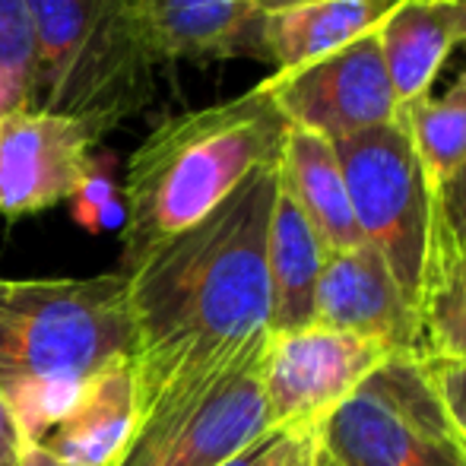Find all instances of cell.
<instances>
[{"label":"cell","mask_w":466,"mask_h":466,"mask_svg":"<svg viewBox=\"0 0 466 466\" xmlns=\"http://www.w3.org/2000/svg\"><path fill=\"white\" fill-rule=\"evenodd\" d=\"M279 159L127 277L137 425L207 393L270 337L267 235Z\"/></svg>","instance_id":"obj_1"},{"label":"cell","mask_w":466,"mask_h":466,"mask_svg":"<svg viewBox=\"0 0 466 466\" xmlns=\"http://www.w3.org/2000/svg\"><path fill=\"white\" fill-rule=\"evenodd\" d=\"M286 127L267 83L156 124L124 166L117 273L127 277L222 207L260 166L277 162Z\"/></svg>","instance_id":"obj_2"},{"label":"cell","mask_w":466,"mask_h":466,"mask_svg":"<svg viewBox=\"0 0 466 466\" xmlns=\"http://www.w3.org/2000/svg\"><path fill=\"white\" fill-rule=\"evenodd\" d=\"M134 359L127 279L121 273L61 279L0 277V390L45 380L86 384Z\"/></svg>","instance_id":"obj_3"},{"label":"cell","mask_w":466,"mask_h":466,"mask_svg":"<svg viewBox=\"0 0 466 466\" xmlns=\"http://www.w3.org/2000/svg\"><path fill=\"white\" fill-rule=\"evenodd\" d=\"M35 35L32 108L117 127L156 93L149 55L127 0H25Z\"/></svg>","instance_id":"obj_4"},{"label":"cell","mask_w":466,"mask_h":466,"mask_svg":"<svg viewBox=\"0 0 466 466\" xmlns=\"http://www.w3.org/2000/svg\"><path fill=\"white\" fill-rule=\"evenodd\" d=\"M318 466H466L463 431L425 359L390 352L314 429Z\"/></svg>","instance_id":"obj_5"},{"label":"cell","mask_w":466,"mask_h":466,"mask_svg":"<svg viewBox=\"0 0 466 466\" xmlns=\"http://www.w3.org/2000/svg\"><path fill=\"white\" fill-rule=\"evenodd\" d=\"M352 216L416 305L435 238V190L400 115L337 140Z\"/></svg>","instance_id":"obj_6"},{"label":"cell","mask_w":466,"mask_h":466,"mask_svg":"<svg viewBox=\"0 0 466 466\" xmlns=\"http://www.w3.org/2000/svg\"><path fill=\"white\" fill-rule=\"evenodd\" d=\"M264 350L267 343L190 403L137 425L111 466H222L270 435L260 380Z\"/></svg>","instance_id":"obj_7"},{"label":"cell","mask_w":466,"mask_h":466,"mask_svg":"<svg viewBox=\"0 0 466 466\" xmlns=\"http://www.w3.org/2000/svg\"><path fill=\"white\" fill-rule=\"evenodd\" d=\"M387 356L374 339L324 324L270 333L260 380L273 431H314Z\"/></svg>","instance_id":"obj_8"},{"label":"cell","mask_w":466,"mask_h":466,"mask_svg":"<svg viewBox=\"0 0 466 466\" xmlns=\"http://www.w3.org/2000/svg\"><path fill=\"white\" fill-rule=\"evenodd\" d=\"M264 83L289 127L311 130L330 143L380 127L400 115L374 29L308 67L286 74L273 70Z\"/></svg>","instance_id":"obj_9"},{"label":"cell","mask_w":466,"mask_h":466,"mask_svg":"<svg viewBox=\"0 0 466 466\" xmlns=\"http://www.w3.org/2000/svg\"><path fill=\"white\" fill-rule=\"evenodd\" d=\"M111 130L96 117L38 108L0 117V216L23 219L67 203Z\"/></svg>","instance_id":"obj_10"},{"label":"cell","mask_w":466,"mask_h":466,"mask_svg":"<svg viewBox=\"0 0 466 466\" xmlns=\"http://www.w3.org/2000/svg\"><path fill=\"white\" fill-rule=\"evenodd\" d=\"M314 324L419 356V311L378 251L362 241L327 251L314 292Z\"/></svg>","instance_id":"obj_11"},{"label":"cell","mask_w":466,"mask_h":466,"mask_svg":"<svg viewBox=\"0 0 466 466\" xmlns=\"http://www.w3.org/2000/svg\"><path fill=\"white\" fill-rule=\"evenodd\" d=\"M149 55L172 61H267V13L254 0H127Z\"/></svg>","instance_id":"obj_12"},{"label":"cell","mask_w":466,"mask_h":466,"mask_svg":"<svg viewBox=\"0 0 466 466\" xmlns=\"http://www.w3.org/2000/svg\"><path fill=\"white\" fill-rule=\"evenodd\" d=\"M397 105L431 96L438 70L461 45V0H393L374 29Z\"/></svg>","instance_id":"obj_13"},{"label":"cell","mask_w":466,"mask_h":466,"mask_svg":"<svg viewBox=\"0 0 466 466\" xmlns=\"http://www.w3.org/2000/svg\"><path fill=\"white\" fill-rule=\"evenodd\" d=\"M137 422V380L130 359L98 371L67 419L45 435L42 448L64 466H111Z\"/></svg>","instance_id":"obj_14"},{"label":"cell","mask_w":466,"mask_h":466,"mask_svg":"<svg viewBox=\"0 0 466 466\" xmlns=\"http://www.w3.org/2000/svg\"><path fill=\"white\" fill-rule=\"evenodd\" d=\"M279 185L299 203L327 251H343L365 241L352 216L337 147L327 137L286 127L279 149Z\"/></svg>","instance_id":"obj_15"},{"label":"cell","mask_w":466,"mask_h":466,"mask_svg":"<svg viewBox=\"0 0 466 466\" xmlns=\"http://www.w3.org/2000/svg\"><path fill=\"white\" fill-rule=\"evenodd\" d=\"M327 248L299 209V203L277 187V203L267 235V277H270V333L314 324V292L324 270Z\"/></svg>","instance_id":"obj_16"},{"label":"cell","mask_w":466,"mask_h":466,"mask_svg":"<svg viewBox=\"0 0 466 466\" xmlns=\"http://www.w3.org/2000/svg\"><path fill=\"white\" fill-rule=\"evenodd\" d=\"M393 0H308L267 13L264 45L277 74L299 70L378 29Z\"/></svg>","instance_id":"obj_17"},{"label":"cell","mask_w":466,"mask_h":466,"mask_svg":"<svg viewBox=\"0 0 466 466\" xmlns=\"http://www.w3.org/2000/svg\"><path fill=\"white\" fill-rule=\"evenodd\" d=\"M416 311L419 356L429 362H466V241L435 232Z\"/></svg>","instance_id":"obj_18"},{"label":"cell","mask_w":466,"mask_h":466,"mask_svg":"<svg viewBox=\"0 0 466 466\" xmlns=\"http://www.w3.org/2000/svg\"><path fill=\"white\" fill-rule=\"evenodd\" d=\"M406 134L419 153L431 190H438L466 159V70L441 98H419L400 108Z\"/></svg>","instance_id":"obj_19"},{"label":"cell","mask_w":466,"mask_h":466,"mask_svg":"<svg viewBox=\"0 0 466 466\" xmlns=\"http://www.w3.org/2000/svg\"><path fill=\"white\" fill-rule=\"evenodd\" d=\"M35 35L25 0H0V117L32 108Z\"/></svg>","instance_id":"obj_20"},{"label":"cell","mask_w":466,"mask_h":466,"mask_svg":"<svg viewBox=\"0 0 466 466\" xmlns=\"http://www.w3.org/2000/svg\"><path fill=\"white\" fill-rule=\"evenodd\" d=\"M70 216L80 228L86 232H105V228L124 226V197H121V181L115 175V156L98 153L89 162L86 175H83L80 187L70 197Z\"/></svg>","instance_id":"obj_21"},{"label":"cell","mask_w":466,"mask_h":466,"mask_svg":"<svg viewBox=\"0 0 466 466\" xmlns=\"http://www.w3.org/2000/svg\"><path fill=\"white\" fill-rule=\"evenodd\" d=\"M435 232L451 241H466V159L435 190Z\"/></svg>","instance_id":"obj_22"},{"label":"cell","mask_w":466,"mask_h":466,"mask_svg":"<svg viewBox=\"0 0 466 466\" xmlns=\"http://www.w3.org/2000/svg\"><path fill=\"white\" fill-rule=\"evenodd\" d=\"M425 369L431 374L438 397L444 400V410L466 435V362H429L425 359Z\"/></svg>","instance_id":"obj_23"},{"label":"cell","mask_w":466,"mask_h":466,"mask_svg":"<svg viewBox=\"0 0 466 466\" xmlns=\"http://www.w3.org/2000/svg\"><path fill=\"white\" fill-rule=\"evenodd\" d=\"M264 466H318L314 431H282Z\"/></svg>","instance_id":"obj_24"},{"label":"cell","mask_w":466,"mask_h":466,"mask_svg":"<svg viewBox=\"0 0 466 466\" xmlns=\"http://www.w3.org/2000/svg\"><path fill=\"white\" fill-rule=\"evenodd\" d=\"M25 448H29V441H25L23 429H19L16 412H13L10 400L4 397V390H0V466H19Z\"/></svg>","instance_id":"obj_25"},{"label":"cell","mask_w":466,"mask_h":466,"mask_svg":"<svg viewBox=\"0 0 466 466\" xmlns=\"http://www.w3.org/2000/svg\"><path fill=\"white\" fill-rule=\"evenodd\" d=\"M279 435H282V431H270V435H264V438H260V441H254L251 448H245L238 457H232V461L222 463V466H264Z\"/></svg>","instance_id":"obj_26"},{"label":"cell","mask_w":466,"mask_h":466,"mask_svg":"<svg viewBox=\"0 0 466 466\" xmlns=\"http://www.w3.org/2000/svg\"><path fill=\"white\" fill-rule=\"evenodd\" d=\"M19 466H64L61 461H57L51 451H45L42 444H29L23 454V461H19Z\"/></svg>","instance_id":"obj_27"},{"label":"cell","mask_w":466,"mask_h":466,"mask_svg":"<svg viewBox=\"0 0 466 466\" xmlns=\"http://www.w3.org/2000/svg\"><path fill=\"white\" fill-rule=\"evenodd\" d=\"M264 13H277V10H286V6H295V4H308V0H254Z\"/></svg>","instance_id":"obj_28"},{"label":"cell","mask_w":466,"mask_h":466,"mask_svg":"<svg viewBox=\"0 0 466 466\" xmlns=\"http://www.w3.org/2000/svg\"><path fill=\"white\" fill-rule=\"evenodd\" d=\"M466 42V0H461V45Z\"/></svg>","instance_id":"obj_29"},{"label":"cell","mask_w":466,"mask_h":466,"mask_svg":"<svg viewBox=\"0 0 466 466\" xmlns=\"http://www.w3.org/2000/svg\"><path fill=\"white\" fill-rule=\"evenodd\" d=\"M463 441H466V435H463Z\"/></svg>","instance_id":"obj_30"}]
</instances>
